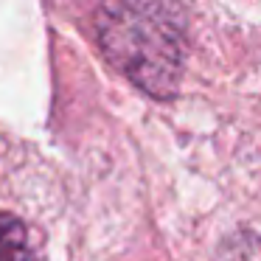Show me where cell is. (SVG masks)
<instances>
[{"instance_id": "1", "label": "cell", "mask_w": 261, "mask_h": 261, "mask_svg": "<svg viewBox=\"0 0 261 261\" xmlns=\"http://www.w3.org/2000/svg\"><path fill=\"white\" fill-rule=\"evenodd\" d=\"M107 59L152 96H171L182 73L180 9L163 3H110L96 17Z\"/></svg>"}, {"instance_id": "2", "label": "cell", "mask_w": 261, "mask_h": 261, "mask_svg": "<svg viewBox=\"0 0 261 261\" xmlns=\"http://www.w3.org/2000/svg\"><path fill=\"white\" fill-rule=\"evenodd\" d=\"M0 261H34L29 230L12 214H0Z\"/></svg>"}, {"instance_id": "3", "label": "cell", "mask_w": 261, "mask_h": 261, "mask_svg": "<svg viewBox=\"0 0 261 261\" xmlns=\"http://www.w3.org/2000/svg\"><path fill=\"white\" fill-rule=\"evenodd\" d=\"M216 261H261V239L250 230H236L225 239Z\"/></svg>"}]
</instances>
